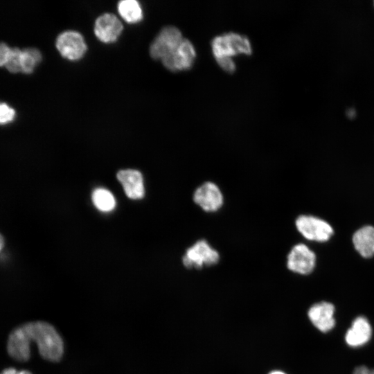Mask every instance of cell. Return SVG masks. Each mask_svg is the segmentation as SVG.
Instances as JSON below:
<instances>
[{"label":"cell","instance_id":"cell-8","mask_svg":"<svg viewBox=\"0 0 374 374\" xmlns=\"http://www.w3.org/2000/svg\"><path fill=\"white\" fill-rule=\"evenodd\" d=\"M195 57L196 51L193 44L189 39L184 38L177 47L161 61L168 69L178 71L190 69Z\"/></svg>","mask_w":374,"mask_h":374},{"label":"cell","instance_id":"cell-4","mask_svg":"<svg viewBox=\"0 0 374 374\" xmlns=\"http://www.w3.org/2000/svg\"><path fill=\"white\" fill-rule=\"evenodd\" d=\"M294 223L298 232L310 241L326 242L334 235V229L328 222L312 215H300Z\"/></svg>","mask_w":374,"mask_h":374},{"label":"cell","instance_id":"cell-15","mask_svg":"<svg viewBox=\"0 0 374 374\" xmlns=\"http://www.w3.org/2000/svg\"><path fill=\"white\" fill-rule=\"evenodd\" d=\"M118 11L121 17L127 23L135 24L143 18L141 6L136 0L121 1L118 4Z\"/></svg>","mask_w":374,"mask_h":374},{"label":"cell","instance_id":"cell-18","mask_svg":"<svg viewBox=\"0 0 374 374\" xmlns=\"http://www.w3.org/2000/svg\"><path fill=\"white\" fill-rule=\"evenodd\" d=\"M21 50L18 48H12L7 62L5 65L6 69L12 73L21 72Z\"/></svg>","mask_w":374,"mask_h":374},{"label":"cell","instance_id":"cell-22","mask_svg":"<svg viewBox=\"0 0 374 374\" xmlns=\"http://www.w3.org/2000/svg\"><path fill=\"white\" fill-rule=\"evenodd\" d=\"M1 374H32L26 370L17 371L14 368H8L4 369Z\"/></svg>","mask_w":374,"mask_h":374},{"label":"cell","instance_id":"cell-2","mask_svg":"<svg viewBox=\"0 0 374 374\" xmlns=\"http://www.w3.org/2000/svg\"><path fill=\"white\" fill-rule=\"evenodd\" d=\"M211 47L218 64L229 73L235 70L232 56L240 53L250 55L252 51L251 42L246 35L232 32L215 36L212 39Z\"/></svg>","mask_w":374,"mask_h":374},{"label":"cell","instance_id":"cell-1","mask_svg":"<svg viewBox=\"0 0 374 374\" xmlns=\"http://www.w3.org/2000/svg\"><path fill=\"white\" fill-rule=\"evenodd\" d=\"M32 342L46 360L58 362L63 355L64 344L59 333L52 325L41 321L26 323L10 332L7 342L8 355L18 362L28 360Z\"/></svg>","mask_w":374,"mask_h":374},{"label":"cell","instance_id":"cell-3","mask_svg":"<svg viewBox=\"0 0 374 374\" xmlns=\"http://www.w3.org/2000/svg\"><path fill=\"white\" fill-rule=\"evenodd\" d=\"M220 259L218 251L206 240L199 239L186 250L182 262L188 269H200L217 265Z\"/></svg>","mask_w":374,"mask_h":374},{"label":"cell","instance_id":"cell-23","mask_svg":"<svg viewBox=\"0 0 374 374\" xmlns=\"http://www.w3.org/2000/svg\"><path fill=\"white\" fill-rule=\"evenodd\" d=\"M4 246V240L3 236L0 234V251L2 250Z\"/></svg>","mask_w":374,"mask_h":374},{"label":"cell","instance_id":"cell-11","mask_svg":"<svg viewBox=\"0 0 374 374\" xmlns=\"http://www.w3.org/2000/svg\"><path fill=\"white\" fill-rule=\"evenodd\" d=\"M123 30L120 20L113 14L105 13L98 17L94 24L96 37L104 43H113L119 37Z\"/></svg>","mask_w":374,"mask_h":374},{"label":"cell","instance_id":"cell-6","mask_svg":"<svg viewBox=\"0 0 374 374\" xmlns=\"http://www.w3.org/2000/svg\"><path fill=\"white\" fill-rule=\"evenodd\" d=\"M193 200L206 213L218 211L224 204V195L220 187L214 182L207 181L195 190Z\"/></svg>","mask_w":374,"mask_h":374},{"label":"cell","instance_id":"cell-24","mask_svg":"<svg viewBox=\"0 0 374 374\" xmlns=\"http://www.w3.org/2000/svg\"><path fill=\"white\" fill-rule=\"evenodd\" d=\"M269 374H285V373L283 371H274L271 372Z\"/></svg>","mask_w":374,"mask_h":374},{"label":"cell","instance_id":"cell-16","mask_svg":"<svg viewBox=\"0 0 374 374\" xmlns=\"http://www.w3.org/2000/svg\"><path fill=\"white\" fill-rule=\"evenodd\" d=\"M92 202L100 211L109 212L116 206V200L112 193L105 188H97L92 193Z\"/></svg>","mask_w":374,"mask_h":374},{"label":"cell","instance_id":"cell-10","mask_svg":"<svg viewBox=\"0 0 374 374\" xmlns=\"http://www.w3.org/2000/svg\"><path fill=\"white\" fill-rule=\"evenodd\" d=\"M335 308L332 303L321 301L312 305L308 316L314 327L322 332H328L335 326Z\"/></svg>","mask_w":374,"mask_h":374},{"label":"cell","instance_id":"cell-7","mask_svg":"<svg viewBox=\"0 0 374 374\" xmlns=\"http://www.w3.org/2000/svg\"><path fill=\"white\" fill-rule=\"evenodd\" d=\"M183 39L181 31L177 27L172 26L164 27L150 45L151 57L161 60L174 51Z\"/></svg>","mask_w":374,"mask_h":374},{"label":"cell","instance_id":"cell-21","mask_svg":"<svg viewBox=\"0 0 374 374\" xmlns=\"http://www.w3.org/2000/svg\"><path fill=\"white\" fill-rule=\"evenodd\" d=\"M353 374H374V369L368 368L365 366L357 367Z\"/></svg>","mask_w":374,"mask_h":374},{"label":"cell","instance_id":"cell-5","mask_svg":"<svg viewBox=\"0 0 374 374\" xmlns=\"http://www.w3.org/2000/svg\"><path fill=\"white\" fill-rule=\"evenodd\" d=\"M286 260V266L290 271L301 275H308L314 269L317 257L306 244L298 243L290 250Z\"/></svg>","mask_w":374,"mask_h":374},{"label":"cell","instance_id":"cell-20","mask_svg":"<svg viewBox=\"0 0 374 374\" xmlns=\"http://www.w3.org/2000/svg\"><path fill=\"white\" fill-rule=\"evenodd\" d=\"M11 48L6 44L0 43V66H5Z\"/></svg>","mask_w":374,"mask_h":374},{"label":"cell","instance_id":"cell-12","mask_svg":"<svg viewBox=\"0 0 374 374\" xmlns=\"http://www.w3.org/2000/svg\"><path fill=\"white\" fill-rule=\"evenodd\" d=\"M372 328L368 320L363 317H356L345 335L348 346L358 348L364 346L371 339Z\"/></svg>","mask_w":374,"mask_h":374},{"label":"cell","instance_id":"cell-9","mask_svg":"<svg viewBox=\"0 0 374 374\" xmlns=\"http://www.w3.org/2000/svg\"><path fill=\"white\" fill-rule=\"evenodd\" d=\"M55 45L60 55L69 60L81 59L87 51V44L82 35L74 30L60 34Z\"/></svg>","mask_w":374,"mask_h":374},{"label":"cell","instance_id":"cell-19","mask_svg":"<svg viewBox=\"0 0 374 374\" xmlns=\"http://www.w3.org/2000/svg\"><path fill=\"white\" fill-rule=\"evenodd\" d=\"M15 117V110L8 104L0 103V125L12 122Z\"/></svg>","mask_w":374,"mask_h":374},{"label":"cell","instance_id":"cell-13","mask_svg":"<svg viewBox=\"0 0 374 374\" xmlns=\"http://www.w3.org/2000/svg\"><path fill=\"white\" fill-rule=\"evenodd\" d=\"M117 179L122 184L126 195L132 199H141L145 194L141 173L136 170H120Z\"/></svg>","mask_w":374,"mask_h":374},{"label":"cell","instance_id":"cell-14","mask_svg":"<svg viewBox=\"0 0 374 374\" xmlns=\"http://www.w3.org/2000/svg\"><path fill=\"white\" fill-rule=\"evenodd\" d=\"M355 249L364 258L374 256V226L365 225L358 229L353 235Z\"/></svg>","mask_w":374,"mask_h":374},{"label":"cell","instance_id":"cell-17","mask_svg":"<svg viewBox=\"0 0 374 374\" xmlns=\"http://www.w3.org/2000/svg\"><path fill=\"white\" fill-rule=\"evenodd\" d=\"M42 60L40 51L35 48H27L21 50V72L30 74Z\"/></svg>","mask_w":374,"mask_h":374}]
</instances>
